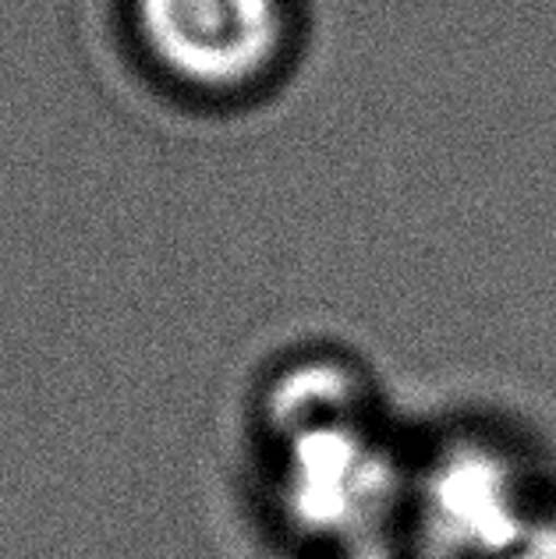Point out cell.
Returning a JSON list of instances; mask_svg holds the SVG:
<instances>
[{
  "mask_svg": "<svg viewBox=\"0 0 556 559\" xmlns=\"http://www.w3.org/2000/svg\"><path fill=\"white\" fill-rule=\"evenodd\" d=\"M327 559H436V556H429L422 546H415L412 538L393 542L390 535H383V538H372V542H358V546L336 549Z\"/></svg>",
  "mask_w": 556,
  "mask_h": 559,
  "instance_id": "4",
  "label": "cell"
},
{
  "mask_svg": "<svg viewBox=\"0 0 556 559\" xmlns=\"http://www.w3.org/2000/svg\"><path fill=\"white\" fill-rule=\"evenodd\" d=\"M259 418L273 492L295 532L336 552L401 521L412 461L341 358L291 361L267 382Z\"/></svg>",
  "mask_w": 556,
  "mask_h": 559,
  "instance_id": "1",
  "label": "cell"
},
{
  "mask_svg": "<svg viewBox=\"0 0 556 559\" xmlns=\"http://www.w3.org/2000/svg\"><path fill=\"white\" fill-rule=\"evenodd\" d=\"M401 518L436 559H521L556 518V492L507 439L458 432L412 461Z\"/></svg>",
  "mask_w": 556,
  "mask_h": 559,
  "instance_id": "2",
  "label": "cell"
},
{
  "mask_svg": "<svg viewBox=\"0 0 556 559\" xmlns=\"http://www.w3.org/2000/svg\"><path fill=\"white\" fill-rule=\"evenodd\" d=\"M135 43L159 79L199 99L262 90L295 47V0H128Z\"/></svg>",
  "mask_w": 556,
  "mask_h": 559,
  "instance_id": "3",
  "label": "cell"
}]
</instances>
